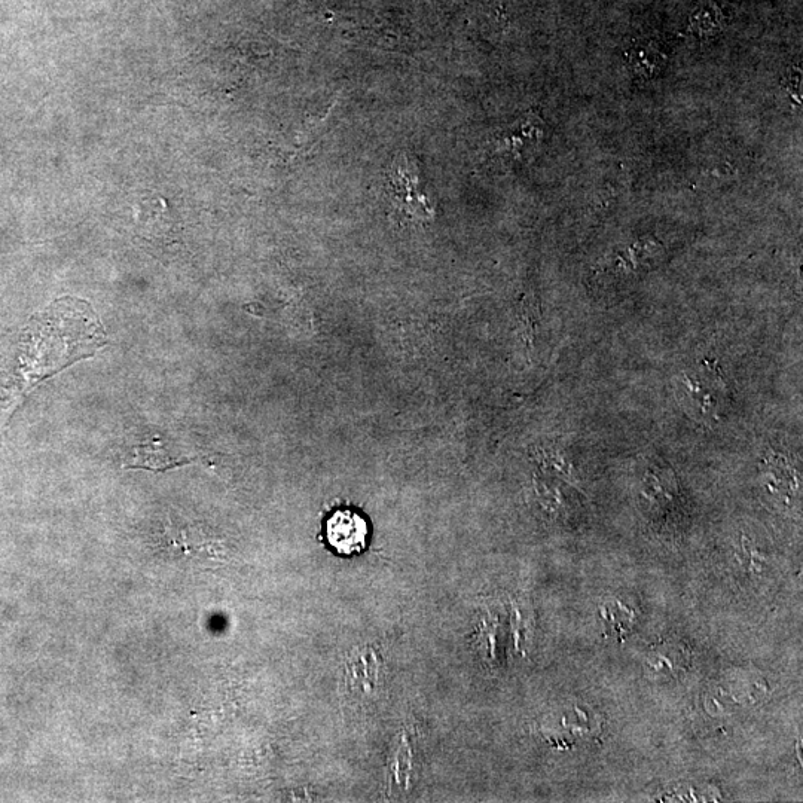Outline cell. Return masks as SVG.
I'll return each mask as SVG.
<instances>
[{"mask_svg":"<svg viewBox=\"0 0 803 803\" xmlns=\"http://www.w3.org/2000/svg\"><path fill=\"white\" fill-rule=\"evenodd\" d=\"M188 463L191 461L186 457H174L173 454H170L161 438L155 436V438L137 445L134 450V459L125 467L151 470V472H166V470L186 466Z\"/></svg>","mask_w":803,"mask_h":803,"instance_id":"3","label":"cell"},{"mask_svg":"<svg viewBox=\"0 0 803 803\" xmlns=\"http://www.w3.org/2000/svg\"><path fill=\"white\" fill-rule=\"evenodd\" d=\"M326 536L335 552L351 557L365 551L368 546V522L351 509H340L328 519Z\"/></svg>","mask_w":803,"mask_h":803,"instance_id":"2","label":"cell"},{"mask_svg":"<svg viewBox=\"0 0 803 803\" xmlns=\"http://www.w3.org/2000/svg\"><path fill=\"white\" fill-rule=\"evenodd\" d=\"M387 192L393 209L406 221L426 224L436 218L435 207L420 189V167L408 152L393 160L387 172Z\"/></svg>","mask_w":803,"mask_h":803,"instance_id":"1","label":"cell"}]
</instances>
